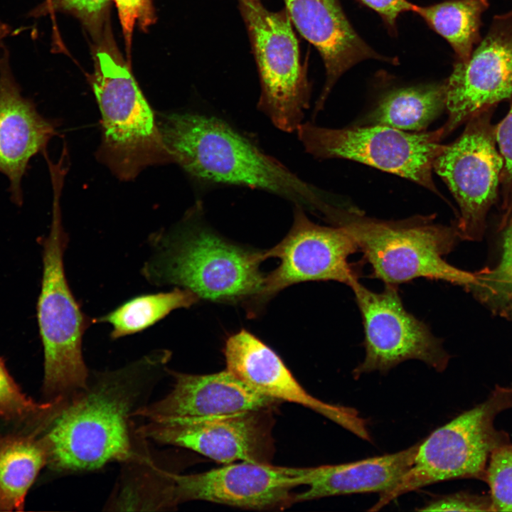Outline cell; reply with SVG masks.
Instances as JSON below:
<instances>
[{
	"label": "cell",
	"mask_w": 512,
	"mask_h": 512,
	"mask_svg": "<svg viewBox=\"0 0 512 512\" xmlns=\"http://www.w3.org/2000/svg\"><path fill=\"white\" fill-rule=\"evenodd\" d=\"M175 379L164 398L140 407L149 421L225 415L269 410L277 400L255 391L228 370L196 375L170 371Z\"/></svg>",
	"instance_id": "cell-17"
},
{
	"label": "cell",
	"mask_w": 512,
	"mask_h": 512,
	"mask_svg": "<svg viewBox=\"0 0 512 512\" xmlns=\"http://www.w3.org/2000/svg\"><path fill=\"white\" fill-rule=\"evenodd\" d=\"M292 23L319 52L326 82L316 102L314 116L324 109L334 85L348 69L367 59L388 61L356 32L338 0H284Z\"/></svg>",
	"instance_id": "cell-18"
},
{
	"label": "cell",
	"mask_w": 512,
	"mask_h": 512,
	"mask_svg": "<svg viewBox=\"0 0 512 512\" xmlns=\"http://www.w3.org/2000/svg\"><path fill=\"white\" fill-rule=\"evenodd\" d=\"M92 88L102 114V152L121 176L169 157L154 113L132 73L119 58L99 50Z\"/></svg>",
	"instance_id": "cell-8"
},
{
	"label": "cell",
	"mask_w": 512,
	"mask_h": 512,
	"mask_svg": "<svg viewBox=\"0 0 512 512\" xmlns=\"http://www.w3.org/2000/svg\"><path fill=\"white\" fill-rule=\"evenodd\" d=\"M360 311L365 356L353 370L354 378L373 371L386 373L407 360H418L437 372L444 371L450 356L442 341L403 305L398 286L385 284L373 292L358 280L351 285Z\"/></svg>",
	"instance_id": "cell-11"
},
{
	"label": "cell",
	"mask_w": 512,
	"mask_h": 512,
	"mask_svg": "<svg viewBox=\"0 0 512 512\" xmlns=\"http://www.w3.org/2000/svg\"><path fill=\"white\" fill-rule=\"evenodd\" d=\"M446 110L444 82L391 90L366 117L361 126H385L424 132Z\"/></svg>",
	"instance_id": "cell-22"
},
{
	"label": "cell",
	"mask_w": 512,
	"mask_h": 512,
	"mask_svg": "<svg viewBox=\"0 0 512 512\" xmlns=\"http://www.w3.org/2000/svg\"><path fill=\"white\" fill-rule=\"evenodd\" d=\"M171 353L156 350L119 369L90 375L87 386L65 398L40 432L53 469L90 471L140 452L131 417L145 405Z\"/></svg>",
	"instance_id": "cell-1"
},
{
	"label": "cell",
	"mask_w": 512,
	"mask_h": 512,
	"mask_svg": "<svg viewBox=\"0 0 512 512\" xmlns=\"http://www.w3.org/2000/svg\"><path fill=\"white\" fill-rule=\"evenodd\" d=\"M267 412L149 421L137 431L143 438L187 448L220 463L267 462L271 449Z\"/></svg>",
	"instance_id": "cell-15"
},
{
	"label": "cell",
	"mask_w": 512,
	"mask_h": 512,
	"mask_svg": "<svg viewBox=\"0 0 512 512\" xmlns=\"http://www.w3.org/2000/svg\"><path fill=\"white\" fill-rule=\"evenodd\" d=\"M444 82L448 117L441 127L443 139L477 111L512 101V8L494 16L470 58L456 61Z\"/></svg>",
	"instance_id": "cell-13"
},
{
	"label": "cell",
	"mask_w": 512,
	"mask_h": 512,
	"mask_svg": "<svg viewBox=\"0 0 512 512\" xmlns=\"http://www.w3.org/2000/svg\"><path fill=\"white\" fill-rule=\"evenodd\" d=\"M117 9L118 16L124 38L127 52L132 47L134 28L136 25L145 30L151 25L155 18L151 0H113Z\"/></svg>",
	"instance_id": "cell-29"
},
{
	"label": "cell",
	"mask_w": 512,
	"mask_h": 512,
	"mask_svg": "<svg viewBox=\"0 0 512 512\" xmlns=\"http://www.w3.org/2000/svg\"><path fill=\"white\" fill-rule=\"evenodd\" d=\"M305 151L319 159L356 161L410 180L442 196L433 163L445 147L442 127L410 133L385 126L332 129L306 122L297 129Z\"/></svg>",
	"instance_id": "cell-9"
},
{
	"label": "cell",
	"mask_w": 512,
	"mask_h": 512,
	"mask_svg": "<svg viewBox=\"0 0 512 512\" xmlns=\"http://www.w3.org/2000/svg\"><path fill=\"white\" fill-rule=\"evenodd\" d=\"M358 251L353 239L341 227L312 222L304 207L294 205L293 224L286 236L264 251V259L277 257L278 267L265 276L262 289L252 300L262 304L286 287L309 281H334L350 285L358 273L349 262Z\"/></svg>",
	"instance_id": "cell-12"
},
{
	"label": "cell",
	"mask_w": 512,
	"mask_h": 512,
	"mask_svg": "<svg viewBox=\"0 0 512 512\" xmlns=\"http://www.w3.org/2000/svg\"><path fill=\"white\" fill-rule=\"evenodd\" d=\"M110 0H46V4L38 7L33 15L46 11L61 9L73 11L85 18L96 17L108 4Z\"/></svg>",
	"instance_id": "cell-31"
},
{
	"label": "cell",
	"mask_w": 512,
	"mask_h": 512,
	"mask_svg": "<svg viewBox=\"0 0 512 512\" xmlns=\"http://www.w3.org/2000/svg\"><path fill=\"white\" fill-rule=\"evenodd\" d=\"M199 299L193 292L178 287L169 292L137 295L107 314L93 319V324H110V336L116 340L141 332L174 310L189 308Z\"/></svg>",
	"instance_id": "cell-24"
},
{
	"label": "cell",
	"mask_w": 512,
	"mask_h": 512,
	"mask_svg": "<svg viewBox=\"0 0 512 512\" xmlns=\"http://www.w3.org/2000/svg\"><path fill=\"white\" fill-rule=\"evenodd\" d=\"M496 262L475 274L468 289L491 312L512 320V215L498 224Z\"/></svg>",
	"instance_id": "cell-25"
},
{
	"label": "cell",
	"mask_w": 512,
	"mask_h": 512,
	"mask_svg": "<svg viewBox=\"0 0 512 512\" xmlns=\"http://www.w3.org/2000/svg\"><path fill=\"white\" fill-rule=\"evenodd\" d=\"M12 33L11 28L5 23L0 21V48L3 46L4 40Z\"/></svg>",
	"instance_id": "cell-33"
},
{
	"label": "cell",
	"mask_w": 512,
	"mask_h": 512,
	"mask_svg": "<svg viewBox=\"0 0 512 512\" xmlns=\"http://www.w3.org/2000/svg\"><path fill=\"white\" fill-rule=\"evenodd\" d=\"M418 511H491L490 496H479L459 492L433 498Z\"/></svg>",
	"instance_id": "cell-30"
},
{
	"label": "cell",
	"mask_w": 512,
	"mask_h": 512,
	"mask_svg": "<svg viewBox=\"0 0 512 512\" xmlns=\"http://www.w3.org/2000/svg\"><path fill=\"white\" fill-rule=\"evenodd\" d=\"M62 398L38 402L25 394L0 357V418L32 427L42 423L57 407Z\"/></svg>",
	"instance_id": "cell-26"
},
{
	"label": "cell",
	"mask_w": 512,
	"mask_h": 512,
	"mask_svg": "<svg viewBox=\"0 0 512 512\" xmlns=\"http://www.w3.org/2000/svg\"><path fill=\"white\" fill-rule=\"evenodd\" d=\"M198 205L169 230L149 238L142 274L151 285L175 286L215 302L252 300L263 287L264 252L235 245L202 223Z\"/></svg>",
	"instance_id": "cell-3"
},
{
	"label": "cell",
	"mask_w": 512,
	"mask_h": 512,
	"mask_svg": "<svg viewBox=\"0 0 512 512\" xmlns=\"http://www.w3.org/2000/svg\"><path fill=\"white\" fill-rule=\"evenodd\" d=\"M364 6L377 12L390 32L396 33L398 17L404 12L414 11L415 4L407 0H357Z\"/></svg>",
	"instance_id": "cell-32"
},
{
	"label": "cell",
	"mask_w": 512,
	"mask_h": 512,
	"mask_svg": "<svg viewBox=\"0 0 512 512\" xmlns=\"http://www.w3.org/2000/svg\"><path fill=\"white\" fill-rule=\"evenodd\" d=\"M497 146L503 159L499 196L503 220L512 215V101L508 114L496 124Z\"/></svg>",
	"instance_id": "cell-28"
},
{
	"label": "cell",
	"mask_w": 512,
	"mask_h": 512,
	"mask_svg": "<svg viewBox=\"0 0 512 512\" xmlns=\"http://www.w3.org/2000/svg\"><path fill=\"white\" fill-rule=\"evenodd\" d=\"M308 468L241 461L192 474H173L176 505L206 501L234 507L263 510L294 502L292 491L304 485Z\"/></svg>",
	"instance_id": "cell-14"
},
{
	"label": "cell",
	"mask_w": 512,
	"mask_h": 512,
	"mask_svg": "<svg viewBox=\"0 0 512 512\" xmlns=\"http://www.w3.org/2000/svg\"><path fill=\"white\" fill-rule=\"evenodd\" d=\"M420 442L394 454L350 463L309 467L307 490L294 502L356 493H383L391 489L414 462Z\"/></svg>",
	"instance_id": "cell-20"
},
{
	"label": "cell",
	"mask_w": 512,
	"mask_h": 512,
	"mask_svg": "<svg viewBox=\"0 0 512 512\" xmlns=\"http://www.w3.org/2000/svg\"><path fill=\"white\" fill-rule=\"evenodd\" d=\"M226 369L258 393L308 407L370 441L365 420L353 408L324 402L307 393L280 357L252 334L242 329L230 336L224 348Z\"/></svg>",
	"instance_id": "cell-16"
},
{
	"label": "cell",
	"mask_w": 512,
	"mask_h": 512,
	"mask_svg": "<svg viewBox=\"0 0 512 512\" xmlns=\"http://www.w3.org/2000/svg\"><path fill=\"white\" fill-rule=\"evenodd\" d=\"M53 132V125L21 95L4 50L0 58V172L9 178L17 205L22 204L21 182L28 161L45 148Z\"/></svg>",
	"instance_id": "cell-19"
},
{
	"label": "cell",
	"mask_w": 512,
	"mask_h": 512,
	"mask_svg": "<svg viewBox=\"0 0 512 512\" xmlns=\"http://www.w3.org/2000/svg\"><path fill=\"white\" fill-rule=\"evenodd\" d=\"M489 489L491 511H512V444L491 453L483 478Z\"/></svg>",
	"instance_id": "cell-27"
},
{
	"label": "cell",
	"mask_w": 512,
	"mask_h": 512,
	"mask_svg": "<svg viewBox=\"0 0 512 512\" xmlns=\"http://www.w3.org/2000/svg\"><path fill=\"white\" fill-rule=\"evenodd\" d=\"M323 216L347 232L370 265L373 277L385 284L398 286L425 278L469 289L475 282L474 273L444 258L460 239L456 225L436 223L434 215L380 220L334 201Z\"/></svg>",
	"instance_id": "cell-4"
},
{
	"label": "cell",
	"mask_w": 512,
	"mask_h": 512,
	"mask_svg": "<svg viewBox=\"0 0 512 512\" xmlns=\"http://www.w3.org/2000/svg\"><path fill=\"white\" fill-rule=\"evenodd\" d=\"M68 244L55 201L49 234L41 239L43 271L36 306L44 355L43 390L48 400L70 398L84 390L90 375L82 343L93 319L82 311L67 280L64 253Z\"/></svg>",
	"instance_id": "cell-5"
},
{
	"label": "cell",
	"mask_w": 512,
	"mask_h": 512,
	"mask_svg": "<svg viewBox=\"0 0 512 512\" xmlns=\"http://www.w3.org/2000/svg\"><path fill=\"white\" fill-rule=\"evenodd\" d=\"M159 129L169 159L201 183L265 191L316 213L328 197L218 116L173 113Z\"/></svg>",
	"instance_id": "cell-2"
},
{
	"label": "cell",
	"mask_w": 512,
	"mask_h": 512,
	"mask_svg": "<svg viewBox=\"0 0 512 512\" xmlns=\"http://www.w3.org/2000/svg\"><path fill=\"white\" fill-rule=\"evenodd\" d=\"M48 463L38 430L0 434V511H22L28 491Z\"/></svg>",
	"instance_id": "cell-21"
},
{
	"label": "cell",
	"mask_w": 512,
	"mask_h": 512,
	"mask_svg": "<svg viewBox=\"0 0 512 512\" xmlns=\"http://www.w3.org/2000/svg\"><path fill=\"white\" fill-rule=\"evenodd\" d=\"M238 2L260 76L257 107L279 129L297 131L309 107L311 85L287 11H270L260 1Z\"/></svg>",
	"instance_id": "cell-7"
},
{
	"label": "cell",
	"mask_w": 512,
	"mask_h": 512,
	"mask_svg": "<svg viewBox=\"0 0 512 512\" xmlns=\"http://www.w3.org/2000/svg\"><path fill=\"white\" fill-rule=\"evenodd\" d=\"M512 408V387L496 385L488 398L437 428L420 442L411 467L370 511L381 509L407 493L456 479L483 480L489 457L510 443L508 432L497 430L498 414Z\"/></svg>",
	"instance_id": "cell-6"
},
{
	"label": "cell",
	"mask_w": 512,
	"mask_h": 512,
	"mask_svg": "<svg viewBox=\"0 0 512 512\" xmlns=\"http://www.w3.org/2000/svg\"><path fill=\"white\" fill-rule=\"evenodd\" d=\"M496 106L484 107L465 122L461 135L435 159L433 170L448 186L460 215V239L480 240L486 218L498 200L503 159L492 116Z\"/></svg>",
	"instance_id": "cell-10"
},
{
	"label": "cell",
	"mask_w": 512,
	"mask_h": 512,
	"mask_svg": "<svg viewBox=\"0 0 512 512\" xmlns=\"http://www.w3.org/2000/svg\"><path fill=\"white\" fill-rule=\"evenodd\" d=\"M489 7V0H447L416 5L413 12L449 43L456 61L464 63L482 38L481 16Z\"/></svg>",
	"instance_id": "cell-23"
},
{
	"label": "cell",
	"mask_w": 512,
	"mask_h": 512,
	"mask_svg": "<svg viewBox=\"0 0 512 512\" xmlns=\"http://www.w3.org/2000/svg\"><path fill=\"white\" fill-rule=\"evenodd\" d=\"M252 1H260V0H252Z\"/></svg>",
	"instance_id": "cell-34"
}]
</instances>
